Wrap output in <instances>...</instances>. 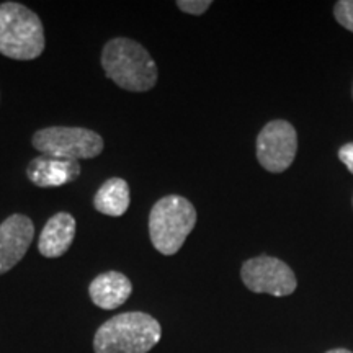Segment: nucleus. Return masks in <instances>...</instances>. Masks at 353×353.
Segmentation results:
<instances>
[{"mask_svg":"<svg viewBox=\"0 0 353 353\" xmlns=\"http://www.w3.org/2000/svg\"><path fill=\"white\" fill-rule=\"evenodd\" d=\"M325 353H353L350 350H347V348H334V350H329Z\"/></svg>","mask_w":353,"mask_h":353,"instance_id":"obj_16","label":"nucleus"},{"mask_svg":"<svg viewBox=\"0 0 353 353\" xmlns=\"http://www.w3.org/2000/svg\"><path fill=\"white\" fill-rule=\"evenodd\" d=\"M33 237L34 224L25 214H12L0 224V275L10 272L25 257Z\"/></svg>","mask_w":353,"mask_h":353,"instance_id":"obj_8","label":"nucleus"},{"mask_svg":"<svg viewBox=\"0 0 353 353\" xmlns=\"http://www.w3.org/2000/svg\"><path fill=\"white\" fill-rule=\"evenodd\" d=\"M196 224V210L187 198L169 195L161 198L149 214V236L154 249L162 255H174Z\"/></svg>","mask_w":353,"mask_h":353,"instance_id":"obj_4","label":"nucleus"},{"mask_svg":"<svg viewBox=\"0 0 353 353\" xmlns=\"http://www.w3.org/2000/svg\"><path fill=\"white\" fill-rule=\"evenodd\" d=\"M298 151V134L288 121L275 120L260 131L257 159L265 170L280 174L293 164Z\"/></svg>","mask_w":353,"mask_h":353,"instance_id":"obj_7","label":"nucleus"},{"mask_svg":"<svg viewBox=\"0 0 353 353\" xmlns=\"http://www.w3.org/2000/svg\"><path fill=\"white\" fill-rule=\"evenodd\" d=\"M245 288L259 294H272L281 298L290 296L296 290V275L283 260L260 255L245 260L241 270Z\"/></svg>","mask_w":353,"mask_h":353,"instance_id":"obj_6","label":"nucleus"},{"mask_svg":"<svg viewBox=\"0 0 353 353\" xmlns=\"http://www.w3.org/2000/svg\"><path fill=\"white\" fill-rule=\"evenodd\" d=\"M101 68L118 87L148 92L157 82V65L144 46L130 38H114L105 44Z\"/></svg>","mask_w":353,"mask_h":353,"instance_id":"obj_1","label":"nucleus"},{"mask_svg":"<svg viewBox=\"0 0 353 353\" xmlns=\"http://www.w3.org/2000/svg\"><path fill=\"white\" fill-rule=\"evenodd\" d=\"M176 7L190 15H201L211 7L210 0H180L176 2Z\"/></svg>","mask_w":353,"mask_h":353,"instance_id":"obj_14","label":"nucleus"},{"mask_svg":"<svg viewBox=\"0 0 353 353\" xmlns=\"http://www.w3.org/2000/svg\"><path fill=\"white\" fill-rule=\"evenodd\" d=\"M76 237V219L69 213H57L48 219L38 239V250L43 257L57 259L69 250Z\"/></svg>","mask_w":353,"mask_h":353,"instance_id":"obj_10","label":"nucleus"},{"mask_svg":"<svg viewBox=\"0 0 353 353\" xmlns=\"http://www.w3.org/2000/svg\"><path fill=\"white\" fill-rule=\"evenodd\" d=\"M162 327L141 311L121 312L100 325L94 337L95 353H148L161 341Z\"/></svg>","mask_w":353,"mask_h":353,"instance_id":"obj_2","label":"nucleus"},{"mask_svg":"<svg viewBox=\"0 0 353 353\" xmlns=\"http://www.w3.org/2000/svg\"><path fill=\"white\" fill-rule=\"evenodd\" d=\"M46 39L39 17L17 2L0 3V54L32 61L43 54Z\"/></svg>","mask_w":353,"mask_h":353,"instance_id":"obj_3","label":"nucleus"},{"mask_svg":"<svg viewBox=\"0 0 353 353\" xmlns=\"http://www.w3.org/2000/svg\"><path fill=\"white\" fill-rule=\"evenodd\" d=\"M132 293V285L130 278L120 272H105L94 278L88 286L92 303L105 311L120 307L128 301Z\"/></svg>","mask_w":353,"mask_h":353,"instance_id":"obj_11","label":"nucleus"},{"mask_svg":"<svg viewBox=\"0 0 353 353\" xmlns=\"http://www.w3.org/2000/svg\"><path fill=\"white\" fill-rule=\"evenodd\" d=\"M30 182L39 188H56L74 182L81 175V164L77 161L38 156L26 167Z\"/></svg>","mask_w":353,"mask_h":353,"instance_id":"obj_9","label":"nucleus"},{"mask_svg":"<svg viewBox=\"0 0 353 353\" xmlns=\"http://www.w3.org/2000/svg\"><path fill=\"white\" fill-rule=\"evenodd\" d=\"M334 15L343 28L353 32V0H341L335 3Z\"/></svg>","mask_w":353,"mask_h":353,"instance_id":"obj_13","label":"nucleus"},{"mask_svg":"<svg viewBox=\"0 0 353 353\" xmlns=\"http://www.w3.org/2000/svg\"><path fill=\"white\" fill-rule=\"evenodd\" d=\"M103 138L87 128L51 126L33 134V148L43 154L68 161L94 159L103 151Z\"/></svg>","mask_w":353,"mask_h":353,"instance_id":"obj_5","label":"nucleus"},{"mask_svg":"<svg viewBox=\"0 0 353 353\" xmlns=\"http://www.w3.org/2000/svg\"><path fill=\"white\" fill-rule=\"evenodd\" d=\"M130 185L126 180L114 176V179L107 180L95 193L94 206L101 214L118 218L130 208Z\"/></svg>","mask_w":353,"mask_h":353,"instance_id":"obj_12","label":"nucleus"},{"mask_svg":"<svg viewBox=\"0 0 353 353\" xmlns=\"http://www.w3.org/2000/svg\"><path fill=\"white\" fill-rule=\"evenodd\" d=\"M339 159H341L347 169L353 174V143L342 145L341 151H339Z\"/></svg>","mask_w":353,"mask_h":353,"instance_id":"obj_15","label":"nucleus"}]
</instances>
